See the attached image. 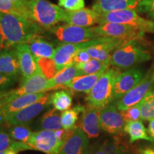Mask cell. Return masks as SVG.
I'll use <instances>...</instances> for the list:
<instances>
[{
	"label": "cell",
	"instance_id": "cell-1",
	"mask_svg": "<svg viewBox=\"0 0 154 154\" xmlns=\"http://www.w3.org/2000/svg\"><path fill=\"white\" fill-rule=\"evenodd\" d=\"M0 32L4 50L18 44L28 43L42 33V27L24 17L0 13Z\"/></svg>",
	"mask_w": 154,
	"mask_h": 154
},
{
	"label": "cell",
	"instance_id": "cell-2",
	"mask_svg": "<svg viewBox=\"0 0 154 154\" xmlns=\"http://www.w3.org/2000/svg\"><path fill=\"white\" fill-rule=\"evenodd\" d=\"M22 5L26 18L45 29L63 22L67 11L47 0H30Z\"/></svg>",
	"mask_w": 154,
	"mask_h": 154
},
{
	"label": "cell",
	"instance_id": "cell-3",
	"mask_svg": "<svg viewBox=\"0 0 154 154\" xmlns=\"http://www.w3.org/2000/svg\"><path fill=\"white\" fill-rule=\"evenodd\" d=\"M151 59V53L137 40H126L113 51L111 65L119 69H128Z\"/></svg>",
	"mask_w": 154,
	"mask_h": 154
},
{
	"label": "cell",
	"instance_id": "cell-4",
	"mask_svg": "<svg viewBox=\"0 0 154 154\" xmlns=\"http://www.w3.org/2000/svg\"><path fill=\"white\" fill-rule=\"evenodd\" d=\"M120 74L119 68L109 69L101 75L86 97L88 106L102 109L114 100L113 85Z\"/></svg>",
	"mask_w": 154,
	"mask_h": 154
},
{
	"label": "cell",
	"instance_id": "cell-5",
	"mask_svg": "<svg viewBox=\"0 0 154 154\" xmlns=\"http://www.w3.org/2000/svg\"><path fill=\"white\" fill-rule=\"evenodd\" d=\"M117 23L134 26L143 32L154 34V21L140 17L136 9H128L100 14L99 24Z\"/></svg>",
	"mask_w": 154,
	"mask_h": 154
},
{
	"label": "cell",
	"instance_id": "cell-6",
	"mask_svg": "<svg viewBox=\"0 0 154 154\" xmlns=\"http://www.w3.org/2000/svg\"><path fill=\"white\" fill-rule=\"evenodd\" d=\"M47 29L56 41L61 44H79L99 37L92 27H82L66 24L54 25Z\"/></svg>",
	"mask_w": 154,
	"mask_h": 154
},
{
	"label": "cell",
	"instance_id": "cell-7",
	"mask_svg": "<svg viewBox=\"0 0 154 154\" xmlns=\"http://www.w3.org/2000/svg\"><path fill=\"white\" fill-rule=\"evenodd\" d=\"M49 79L42 74L38 69L29 78L22 80L21 86L15 89L0 93V100L3 101H9L19 96L26 94L44 93L47 91Z\"/></svg>",
	"mask_w": 154,
	"mask_h": 154
},
{
	"label": "cell",
	"instance_id": "cell-8",
	"mask_svg": "<svg viewBox=\"0 0 154 154\" xmlns=\"http://www.w3.org/2000/svg\"><path fill=\"white\" fill-rule=\"evenodd\" d=\"M98 36H107L124 40H138L143 37L145 32L134 26L117 23H104L92 27Z\"/></svg>",
	"mask_w": 154,
	"mask_h": 154
},
{
	"label": "cell",
	"instance_id": "cell-9",
	"mask_svg": "<svg viewBox=\"0 0 154 154\" xmlns=\"http://www.w3.org/2000/svg\"><path fill=\"white\" fill-rule=\"evenodd\" d=\"M126 40L121 38L99 36L89 41V47L86 51L92 59H97L110 66L111 60V53Z\"/></svg>",
	"mask_w": 154,
	"mask_h": 154
},
{
	"label": "cell",
	"instance_id": "cell-10",
	"mask_svg": "<svg viewBox=\"0 0 154 154\" xmlns=\"http://www.w3.org/2000/svg\"><path fill=\"white\" fill-rule=\"evenodd\" d=\"M154 83V72L151 70L149 74L144 76L140 82L132 88L126 94L117 101V109L119 111H124L128 108L140 103L147 94L152 90Z\"/></svg>",
	"mask_w": 154,
	"mask_h": 154
},
{
	"label": "cell",
	"instance_id": "cell-11",
	"mask_svg": "<svg viewBox=\"0 0 154 154\" xmlns=\"http://www.w3.org/2000/svg\"><path fill=\"white\" fill-rule=\"evenodd\" d=\"M33 150H38L47 154H59L64 143L58 139L55 132L51 130H42L32 133L26 143Z\"/></svg>",
	"mask_w": 154,
	"mask_h": 154
},
{
	"label": "cell",
	"instance_id": "cell-12",
	"mask_svg": "<svg viewBox=\"0 0 154 154\" xmlns=\"http://www.w3.org/2000/svg\"><path fill=\"white\" fill-rule=\"evenodd\" d=\"M50 104V94H46L43 97L34 103L11 115L6 120L5 123L11 126L16 125H27L32 119L49 107Z\"/></svg>",
	"mask_w": 154,
	"mask_h": 154
},
{
	"label": "cell",
	"instance_id": "cell-13",
	"mask_svg": "<svg viewBox=\"0 0 154 154\" xmlns=\"http://www.w3.org/2000/svg\"><path fill=\"white\" fill-rule=\"evenodd\" d=\"M119 111L116 105L111 103L100 111V124L102 130L113 135L124 134L125 121Z\"/></svg>",
	"mask_w": 154,
	"mask_h": 154
},
{
	"label": "cell",
	"instance_id": "cell-14",
	"mask_svg": "<svg viewBox=\"0 0 154 154\" xmlns=\"http://www.w3.org/2000/svg\"><path fill=\"white\" fill-rule=\"evenodd\" d=\"M143 71L137 68L128 69L126 72L120 73L116 78L113 85V98L118 101L125 94L137 86L143 79Z\"/></svg>",
	"mask_w": 154,
	"mask_h": 154
},
{
	"label": "cell",
	"instance_id": "cell-15",
	"mask_svg": "<svg viewBox=\"0 0 154 154\" xmlns=\"http://www.w3.org/2000/svg\"><path fill=\"white\" fill-rule=\"evenodd\" d=\"M45 94V93L26 94L9 101L0 100V125L5 123L6 120L13 113L32 104L43 97Z\"/></svg>",
	"mask_w": 154,
	"mask_h": 154
},
{
	"label": "cell",
	"instance_id": "cell-16",
	"mask_svg": "<svg viewBox=\"0 0 154 154\" xmlns=\"http://www.w3.org/2000/svg\"><path fill=\"white\" fill-rule=\"evenodd\" d=\"M14 50L18 58L20 73L23 76V80H25L32 76L39 67L27 44H18L14 47Z\"/></svg>",
	"mask_w": 154,
	"mask_h": 154
},
{
	"label": "cell",
	"instance_id": "cell-17",
	"mask_svg": "<svg viewBox=\"0 0 154 154\" xmlns=\"http://www.w3.org/2000/svg\"><path fill=\"white\" fill-rule=\"evenodd\" d=\"M100 14L93 9L84 8L78 11H66L63 22L82 27H90L99 24Z\"/></svg>",
	"mask_w": 154,
	"mask_h": 154
},
{
	"label": "cell",
	"instance_id": "cell-18",
	"mask_svg": "<svg viewBox=\"0 0 154 154\" xmlns=\"http://www.w3.org/2000/svg\"><path fill=\"white\" fill-rule=\"evenodd\" d=\"M86 49L85 42L79 44H63L56 48L53 59L54 60L58 72L65 67L74 64L73 59L77 51Z\"/></svg>",
	"mask_w": 154,
	"mask_h": 154
},
{
	"label": "cell",
	"instance_id": "cell-19",
	"mask_svg": "<svg viewBox=\"0 0 154 154\" xmlns=\"http://www.w3.org/2000/svg\"><path fill=\"white\" fill-rule=\"evenodd\" d=\"M101 109L91 106L85 107L81 119V128L87 135L88 138H96L101 131L100 111Z\"/></svg>",
	"mask_w": 154,
	"mask_h": 154
},
{
	"label": "cell",
	"instance_id": "cell-20",
	"mask_svg": "<svg viewBox=\"0 0 154 154\" xmlns=\"http://www.w3.org/2000/svg\"><path fill=\"white\" fill-rule=\"evenodd\" d=\"M88 149V138L81 127H76L72 137L65 142L59 154H85Z\"/></svg>",
	"mask_w": 154,
	"mask_h": 154
},
{
	"label": "cell",
	"instance_id": "cell-21",
	"mask_svg": "<svg viewBox=\"0 0 154 154\" xmlns=\"http://www.w3.org/2000/svg\"><path fill=\"white\" fill-rule=\"evenodd\" d=\"M139 0H95L92 9L99 14L111 11L136 9Z\"/></svg>",
	"mask_w": 154,
	"mask_h": 154
},
{
	"label": "cell",
	"instance_id": "cell-22",
	"mask_svg": "<svg viewBox=\"0 0 154 154\" xmlns=\"http://www.w3.org/2000/svg\"><path fill=\"white\" fill-rule=\"evenodd\" d=\"M0 73L17 79L20 68L15 50L7 49L0 51Z\"/></svg>",
	"mask_w": 154,
	"mask_h": 154
},
{
	"label": "cell",
	"instance_id": "cell-23",
	"mask_svg": "<svg viewBox=\"0 0 154 154\" xmlns=\"http://www.w3.org/2000/svg\"><path fill=\"white\" fill-rule=\"evenodd\" d=\"M26 44L36 60L39 58H53L56 51L54 44L40 35L35 36Z\"/></svg>",
	"mask_w": 154,
	"mask_h": 154
},
{
	"label": "cell",
	"instance_id": "cell-24",
	"mask_svg": "<svg viewBox=\"0 0 154 154\" xmlns=\"http://www.w3.org/2000/svg\"><path fill=\"white\" fill-rule=\"evenodd\" d=\"M103 73L104 72L77 76L70 82L65 84L63 88H69L73 91L84 92L88 94Z\"/></svg>",
	"mask_w": 154,
	"mask_h": 154
},
{
	"label": "cell",
	"instance_id": "cell-25",
	"mask_svg": "<svg viewBox=\"0 0 154 154\" xmlns=\"http://www.w3.org/2000/svg\"><path fill=\"white\" fill-rule=\"evenodd\" d=\"M79 76L80 73L75 64L65 67L64 69L59 71L54 77L49 80L47 91L58 88H63L65 84Z\"/></svg>",
	"mask_w": 154,
	"mask_h": 154
},
{
	"label": "cell",
	"instance_id": "cell-26",
	"mask_svg": "<svg viewBox=\"0 0 154 154\" xmlns=\"http://www.w3.org/2000/svg\"><path fill=\"white\" fill-rule=\"evenodd\" d=\"M124 133L129 135L130 143L138 140H146L153 142L154 140L147 134L145 126L142 121H134L126 122L124 126Z\"/></svg>",
	"mask_w": 154,
	"mask_h": 154
},
{
	"label": "cell",
	"instance_id": "cell-27",
	"mask_svg": "<svg viewBox=\"0 0 154 154\" xmlns=\"http://www.w3.org/2000/svg\"><path fill=\"white\" fill-rule=\"evenodd\" d=\"M59 111L54 108L44 113L39 121L40 128L42 130L57 131L62 127L61 117Z\"/></svg>",
	"mask_w": 154,
	"mask_h": 154
},
{
	"label": "cell",
	"instance_id": "cell-28",
	"mask_svg": "<svg viewBox=\"0 0 154 154\" xmlns=\"http://www.w3.org/2000/svg\"><path fill=\"white\" fill-rule=\"evenodd\" d=\"M108 154H129V148L120 137L116 136L99 145Z\"/></svg>",
	"mask_w": 154,
	"mask_h": 154
},
{
	"label": "cell",
	"instance_id": "cell-29",
	"mask_svg": "<svg viewBox=\"0 0 154 154\" xmlns=\"http://www.w3.org/2000/svg\"><path fill=\"white\" fill-rule=\"evenodd\" d=\"M50 102L56 110L65 111L69 110L72 106V97L69 92L61 90L50 95Z\"/></svg>",
	"mask_w": 154,
	"mask_h": 154
},
{
	"label": "cell",
	"instance_id": "cell-30",
	"mask_svg": "<svg viewBox=\"0 0 154 154\" xmlns=\"http://www.w3.org/2000/svg\"><path fill=\"white\" fill-rule=\"evenodd\" d=\"M76 66L80 73V76L97 74L100 72H105L109 69V65L97 59H91L86 63H77Z\"/></svg>",
	"mask_w": 154,
	"mask_h": 154
},
{
	"label": "cell",
	"instance_id": "cell-31",
	"mask_svg": "<svg viewBox=\"0 0 154 154\" xmlns=\"http://www.w3.org/2000/svg\"><path fill=\"white\" fill-rule=\"evenodd\" d=\"M85 106L78 105L71 110H66L61 113V125L64 129H74L76 128V122L78 120L79 114L84 111Z\"/></svg>",
	"mask_w": 154,
	"mask_h": 154
},
{
	"label": "cell",
	"instance_id": "cell-32",
	"mask_svg": "<svg viewBox=\"0 0 154 154\" xmlns=\"http://www.w3.org/2000/svg\"><path fill=\"white\" fill-rule=\"evenodd\" d=\"M140 120L150 121L154 119V91L151 90L139 103Z\"/></svg>",
	"mask_w": 154,
	"mask_h": 154
},
{
	"label": "cell",
	"instance_id": "cell-33",
	"mask_svg": "<svg viewBox=\"0 0 154 154\" xmlns=\"http://www.w3.org/2000/svg\"><path fill=\"white\" fill-rule=\"evenodd\" d=\"M36 62L42 74L47 79H52L59 72L53 58H39L36 59Z\"/></svg>",
	"mask_w": 154,
	"mask_h": 154
},
{
	"label": "cell",
	"instance_id": "cell-34",
	"mask_svg": "<svg viewBox=\"0 0 154 154\" xmlns=\"http://www.w3.org/2000/svg\"><path fill=\"white\" fill-rule=\"evenodd\" d=\"M9 134L12 139L26 143L32 136V131L26 125H16L11 126Z\"/></svg>",
	"mask_w": 154,
	"mask_h": 154
},
{
	"label": "cell",
	"instance_id": "cell-35",
	"mask_svg": "<svg viewBox=\"0 0 154 154\" xmlns=\"http://www.w3.org/2000/svg\"><path fill=\"white\" fill-rule=\"evenodd\" d=\"M0 13L19 15L26 18V13L22 4H16L11 0H0Z\"/></svg>",
	"mask_w": 154,
	"mask_h": 154
},
{
	"label": "cell",
	"instance_id": "cell-36",
	"mask_svg": "<svg viewBox=\"0 0 154 154\" xmlns=\"http://www.w3.org/2000/svg\"><path fill=\"white\" fill-rule=\"evenodd\" d=\"M136 11L143 14L151 20H154V0H139Z\"/></svg>",
	"mask_w": 154,
	"mask_h": 154
},
{
	"label": "cell",
	"instance_id": "cell-37",
	"mask_svg": "<svg viewBox=\"0 0 154 154\" xmlns=\"http://www.w3.org/2000/svg\"><path fill=\"white\" fill-rule=\"evenodd\" d=\"M59 6L67 11H78L85 7L84 0H58Z\"/></svg>",
	"mask_w": 154,
	"mask_h": 154
},
{
	"label": "cell",
	"instance_id": "cell-38",
	"mask_svg": "<svg viewBox=\"0 0 154 154\" xmlns=\"http://www.w3.org/2000/svg\"><path fill=\"white\" fill-rule=\"evenodd\" d=\"M121 114L125 122L140 120V111L139 103L134 106H131L124 111H121Z\"/></svg>",
	"mask_w": 154,
	"mask_h": 154
},
{
	"label": "cell",
	"instance_id": "cell-39",
	"mask_svg": "<svg viewBox=\"0 0 154 154\" xmlns=\"http://www.w3.org/2000/svg\"><path fill=\"white\" fill-rule=\"evenodd\" d=\"M14 140L9 133L0 128V153L8 150Z\"/></svg>",
	"mask_w": 154,
	"mask_h": 154
},
{
	"label": "cell",
	"instance_id": "cell-40",
	"mask_svg": "<svg viewBox=\"0 0 154 154\" xmlns=\"http://www.w3.org/2000/svg\"><path fill=\"white\" fill-rule=\"evenodd\" d=\"M17 79L0 73V93L7 91L14 84Z\"/></svg>",
	"mask_w": 154,
	"mask_h": 154
},
{
	"label": "cell",
	"instance_id": "cell-41",
	"mask_svg": "<svg viewBox=\"0 0 154 154\" xmlns=\"http://www.w3.org/2000/svg\"><path fill=\"white\" fill-rule=\"evenodd\" d=\"M91 59V57H90L89 54L86 51V49H82L75 54L74 59H73V62H74V64L86 63Z\"/></svg>",
	"mask_w": 154,
	"mask_h": 154
},
{
	"label": "cell",
	"instance_id": "cell-42",
	"mask_svg": "<svg viewBox=\"0 0 154 154\" xmlns=\"http://www.w3.org/2000/svg\"><path fill=\"white\" fill-rule=\"evenodd\" d=\"M74 129L67 130V129H64V128H63V129L62 128H60V129L54 131V132H55L56 136H57L58 139L65 143V142H66V140H68L69 138L72 137L73 134H74Z\"/></svg>",
	"mask_w": 154,
	"mask_h": 154
},
{
	"label": "cell",
	"instance_id": "cell-43",
	"mask_svg": "<svg viewBox=\"0 0 154 154\" xmlns=\"http://www.w3.org/2000/svg\"><path fill=\"white\" fill-rule=\"evenodd\" d=\"M148 132L150 135V137H151L154 140V119H152L149 121Z\"/></svg>",
	"mask_w": 154,
	"mask_h": 154
},
{
	"label": "cell",
	"instance_id": "cell-44",
	"mask_svg": "<svg viewBox=\"0 0 154 154\" xmlns=\"http://www.w3.org/2000/svg\"><path fill=\"white\" fill-rule=\"evenodd\" d=\"M136 154H154V148L147 147L144 149H140Z\"/></svg>",
	"mask_w": 154,
	"mask_h": 154
},
{
	"label": "cell",
	"instance_id": "cell-45",
	"mask_svg": "<svg viewBox=\"0 0 154 154\" xmlns=\"http://www.w3.org/2000/svg\"><path fill=\"white\" fill-rule=\"evenodd\" d=\"M88 154H108V153H106L105 151H103V150L99 146L98 147L94 148V149L89 150Z\"/></svg>",
	"mask_w": 154,
	"mask_h": 154
},
{
	"label": "cell",
	"instance_id": "cell-46",
	"mask_svg": "<svg viewBox=\"0 0 154 154\" xmlns=\"http://www.w3.org/2000/svg\"><path fill=\"white\" fill-rule=\"evenodd\" d=\"M11 1L13 2L16 3V4H19V5H21V4L26 2L30 1V0H11Z\"/></svg>",
	"mask_w": 154,
	"mask_h": 154
},
{
	"label": "cell",
	"instance_id": "cell-47",
	"mask_svg": "<svg viewBox=\"0 0 154 154\" xmlns=\"http://www.w3.org/2000/svg\"><path fill=\"white\" fill-rule=\"evenodd\" d=\"M2 50H3V40L1 32H0V51H2Z\"/></svg>",
	"mask_w": 154,
	"mask_h": 154
},
{
	"label": "cell",
	"instance_id": "cell-48",
	"mask_svg": "<svg viewBox=\"0 0 154 154\" xmlns=\"http://www.w3.org/2000/svg\"><path fill=\"white\" fill-rule=\"evenodd\" d=\"M7 154H17V152H15V151H11V150L10 149H9V151L7 152Z\"/></svg>",
	"mask_w": 154,
	"mask_h": 154
},
{
	"label": "cell",
	"instance_id": "cell-49",
	"mask_svg": "<svg viewBox=\"0 0 154 154\" xmlns=\"http://www.w3.org/2000/svg\"><path fill=\"white\" fill-rule=\"evenodd\" d=\"M9 149H8V150H7V151H5L1 152V153H0V154H7V152L9 151Z\"/></svg>",
	"mask_w": 154,
	"mask_h": 154
},
{
	"label": "cell",
	"instance_id": "cell-50",
	"mask_svg": "<svg viewBox=\"0 0 154 154\" xmlns=\"http://www.w3.org/2000/svg\"><path fill=\"white\" fill-rule=\"evenodd\" d=\"M88 151H89V150H88V151L87 152H86V153L85 154H88Z\"/></svg>",
	"mask_w": 154,
	"mask_h": 154
}]
</instances>
